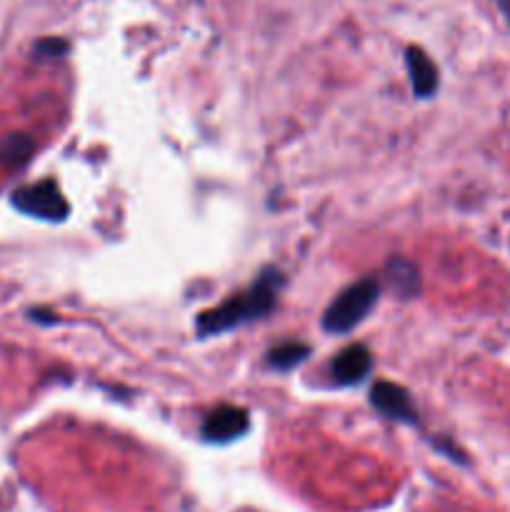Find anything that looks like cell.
Returning <instances> with one entry per match:
<instances>
[{
  "label": "cell",
  "instance_id": "1",
  "mask_svg": "<svg viewBox=\"0 0 510 512\" xmlns=\"http://www.w3.org/2000/svg\"><path fill=\"white\" fill-rule=\"evenodd\" d=\"M280 288H283V275L275 268L263 270L248 290L233 295L223 305L200 315L198 335L200 338H208V335L228 333V330L240 328V325L250 323V320L265 318L275 308V303H278Z\"/></svg>",
  "mask_w": 510,
  "mask_h": 512
},
{
  "label": "cell",
  "instance_id": "2",
  "mask_svg": "<svg viewBox=\"0 0 510 512\" xmlns=\"http://www.w3.org/2000/svg\"><path fill=\"white\" fill-rule=\"evenodd\" d=\"M378 293V280L373 278H365L345 288L325 310L323 328L328 333H348V330H353L373 310Z\"/></svg>",
  "mask_w": 510,
  "mask_h": 512
},
{
  "label": "cell",
  "instance_id": "3",
  "mask_svg": "<svg viewBox=\"0 0 510 512\" xmlns=\"http://www.w3.org/2000/svg\"><path fill=\"white\" fill-rule=\"evenodd\" d=\"M10 200H13V205L20 213L38 220H50V223L65 220V215H68L70 210L68 200L60 193L58 183L50 178L38 180V183L33 185H23V188H18L10 195Z\"/></svg>",
  "mask_w": 510,
  "mask_h": 512
},
{
  "label": "cell",
  "instance_id": "4",
  "mask_svg": "<svg viewBox=\"0 0 510 512\" xmlns=\"http://www.w3.org/2000/svg\"><path fill=\"white\" fill-rule=\"evenodd\" d=\"M248 425V410L235 408V405H220L205 418L203 438L208 443H230V440L240 438L248 430Z\"/></svg>",
  "mask_w": 510,
  "mask_h": 512
},
{
  "label": "cell",
  "instance_id": "5",
  "mask_svg": "<svg viewBox=\"0 0 510 512\" xmlns=\"http://www.w3.org/2000/svg\"><path fill=\"white\" fill-rule=\"evenodd\" d=\"M370 403L378 408V413H383L390 420H400V423H415L418 420L410 395L395 383H375L373 390H370Z\"/></svg>",
  "mask_w": 510,
  "mask_h": 512
},
{
  "label": "cell",
  "instance_id": "6",
  "mask_svg": "<svg viewBox=\"0 0 510 512\" xmlns=\"http://www.w3.org/2000/svg\"><path fill=\"white\" fill-rule=\"evenodd\" d=\"M373 368V358H370L365 345H348L340 350L333 360V383L335 385H355L365 378Z\"/></svg>",
  "mask_w": 510,
  "mask_h": 512
},
{
  "label": "cell",
  "instance_id": "7",
  "mask_svg": "<svg viewBox=\"0 0 510 512\" xmlns=\"http://www.w3.org/2000/svg\"><path fill=\"white\" fill-rule=\"evenodd\" d=\"M405 65H408L410 83H413V93L418 98H430L438 88V68H435L433 60L428 58L423 48L418 45H410L405 50Z\"/></svg>",
  "mask_w": 510,
  "mask_h": 512
},
{
  "label": "cell",
  "instance_id": "8",
  "mask_svg": "<svg viewBox=\"0 0 510 512\" xmlns=\"http://www.w3.org/2000/svg\"><path fill=\"white\" fill-rule=\"evenodd\" d=\"M33 150H35V143L30 135H23V133L5 135V138L0 140V163L8 165V168H20V165L28 163Z\"/></svg>",
  "mask_w": 510,
  "mask_h": 512
},
{
  "label": "cell",
  "instance_id": "9",
  "mask_svg": "<svg viewBox=\"0 0 510 512\" xmlns=\"http://www.w3.org/2000/svg\"><path fill=\"white\" fill-rule=\"evenodd\" d=\"M308 355H310L308 345L293 343V340H290V343H283V345H278V348L270 350L268 365H273V368H278V370H290V368H295V365L303 363Z\"/></svg>",
  "mask_w": 510,
  "mask_h": 512
},
{
  "label": "cell",
  "instance_id": "10",
  "mask_svg": "<svg viewBox=\"0 0 510 512\" xmlns=\"http://www.w3.org/2000/svg\"><path fill=\"white\" fill-rule=\"evenodd\" d=\"M388 275L393 288L398 290L400 295H413L418 290V270L415 265H410L408 260H393L388 265Z\"/></svg>",
  "mask_w": 510,
  "mask_h": 512
},
{
  "label": "cell",
  "instance_id": "11",
  "mask_svg": "<svg viewBox=\"0 0 510 512\" xmlns=\"http://www.w3.org/2000/svg\"><path fill=\"white\" fill-rule=\"evenodd\" d=\"M38 58H60V55L68 53V43L60 38H45L40 40V43H35V50H33Z\"/></svg>",
  "mask_w": 510,
  "mask_h": 512
}]
</instances>
